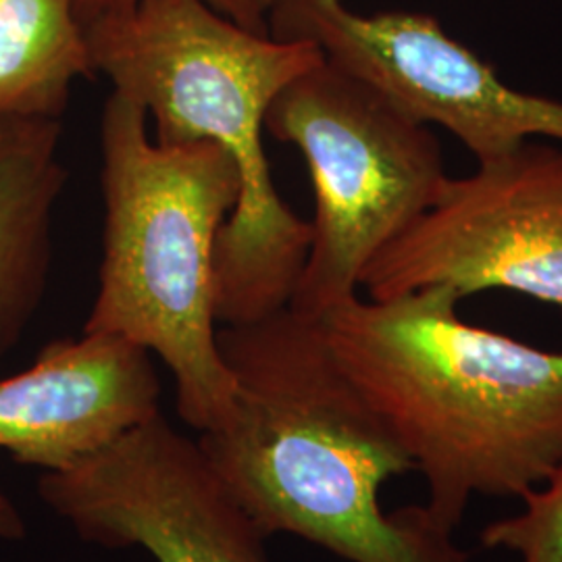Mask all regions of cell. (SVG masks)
<instances>
[{
    "mask_svg": "<svg viewBox=\"0 0 562 562\" xmlns=\"http://www.w3.org/2000/svg\"><path fill=\"white\" fill-rule=\"evenodd\" d=\"M425 288L322 319L341 371L422 473L423 521L452 536L473 498H519L562 467V348L464 322Z\"/></svg>",
    "mask_w": 562,
    "mask_h": 562,
    "instance_id": "obj_1",
    "label": "cell"
},
{
    "mask_svg": "<svg viewBox=\"0 0 562 562\" xmlns=\"http://www.w3.org/2000/svg\"><path fill=\"white\" fill-rule=\"evenodd\" d=\"M236 413L199 448L262 536L288 533L348 562H469L415 506L385 513L382 487L413 471L341 371L317 319L290 306L220 329Z\"/></svg>",
    "mask_w": 562,
    "mask_h": 562,
    "instance_id": "obj_2",
    "label": "cell"
},
{
    "mask_svg": "<svg viewBox=\"0 0 562 562\" xmlns=\"http://www.w3.org/2000/svg\"><path fill=\"white\" fill-rule=\"evenodd\" d=\"M83 30L97 74L155 121V140L213 142L238 167L240 199L217 241L220 325L288 308L313 227L281 199L262 132L271 102L322 50L250 32L206 0H138Z\"/></svg>",
    "mask_w": 562,
    "mask_h": 562,
    "instance_id": "obj_3",
    "label": "cell"
},
{
    "mask_svg": "<svg viewBox=\"0 0 562 562\" xmlns=\"http://www.w3.org/2000/svg\"><path fill=\"white\" fill-rule=\"evenodd\" d=\"M104 232L99 292L83 334L161 359L178 415L199 434L236 413L238 385L217 329V241L240 199L222 146L161 144L138 104L111 92L101 121Z\"/></svg>",
    "mask_w": 562,
    "mask_h": 562,
    "instance_id": "obj_4",
    "label": "cell"
},
{
    "mask_svg": "<svg viewBox=\"0 0 562 562\" xmlns=\"http://www.w3.org/2000/svg\"><path fill=\"white\" fill-rule=\"evenodd\" d=\"M265 132L296 146L315 188L313 238L290 308L322 319L359 296L362 273L448 178L429 125L323 59L271 102Z\"/></svg>",
    "mask_w": 562,
    "mask_h": 562,
    "instance_id": "obj_5",
    "label": "cell"
},
{
    "mask_svg": "<svg viewBox=\"0 0 562 562\" xmlns=\"http://www.w3.org/2000/svg\"><path fill=\"white\" fill-rule=\"evenodd\" d=\"M446 288L461 301L506 290L562 319V148L525 142L475 171L448 176L417 222L362 273L367 299Z\"/></svg>",
    "mask_w": 562,
    "mask_h": 562,
    "instance_id": "obj_6",
    "label": "cell"
},
{
    "mask_svg": "<svg viewBox=\"0 0 562 562\" xmlns=\"http://www.w3.org/2000/svg\"><path fill=\"white\" fill-rule=\"evenodd\" d=\"M267 25L278 41L315 44L411 117L448 130L477 162L525 142H562V102L508 86L431 15H364L344 0H278Z\"/></svg>",
    "mask_w": 562,
    "mask_h": 562,
    "instance_id": "obj_7",
    "label": "cell"
},
{
    "mask_svg": "<svg viewBox=\"0 0 562 562\" xmlns=\"http://www.w3.org/2000/svg\"><path fill=\"white\" fill-rule=\"evenodd\" d=\"M38 496L81 542L144 550L155 562H271L267 538L232 498L199 442L165 415L69 471Z\"/></svg>",
    "mask_w": 562,
    "mask_h": 562,
    "instance_id": "obj_8",
    "label": "cell"
},
{
    "mask_svg": "<svg viewBox=\"0 0 562 562\" xmlns=\"http://www.w3.org/2000/svg\"><path fill=\"white\" fill-rule=\"evenodd\" d=\"M153 355L115 336L50 341L0 380V450L42 473L69 471L161 415Z\"/></svg>",
    "mask_w": 562,
    "mask_h": 562,
    "instance_id": "obj_9",
    "label": "cell"
},
{
    "mask_svg": "<svg viewBox=\"0 0 562 562\" xmlns=\"http://www.w3.org/2000/svg\"><path fill=\"white\" fill-rule=\"evenodd\" d=\"M60 120H0V359L41 311L67 186Z\"/></svg>",
    "mask_w": 562,
    "mask_h": 562,
    "instance_id": "obj_10",
    "label": "cell"
},
{
    "mask_svg": "<svg viewBox=\"0 0 562 562\" xmlns=\"http://www.w3.org/2000/svg\"><path fill=\"white\" fill-rule=\"evenodd\" d=\"M97 76L74 0H0V120H60Z\"/></svg>",
    "mask_w": 562,
    "mask_h": 562,
    "instance_id": "obj_11",
    "label": "cell"
},
{
    "mask_svg": "<svg viewBox=\"0 0 562 562\" xmlns=\"http://www.w3.org/2000/svg\"><path fill=\"white\" fill-rule=\"evenodd\" d=\"M482 543L519 562H562V467L522 496L515 515L490 522Z\"/></svg>",
    "mask_w": 562,
    "mask_h": 562,
    "instance_id": "obj_12",
    "label": "cell"
},
{
    "mask_svg": "<svg viewBox=\"0 0 562 562\" xmlns=\"http://www.w3.org/2000/svg\"><path fill=\"white\" fill-rule=\"evenodd\" d=\"M74 2H76V15L80 20L81 27H86L104 15L130 11L138 0H74ZM206 2L225 18L236 21L241 27L257 34H269L267 13L257 0H206Z\"/></svg>",
    "mask_w": 562,
    "mask_h": 562,
    "instance_id": "obj_13",
    "label": "cell"
},
{
    "mask_svg": "<svg viewBox=\"0 0 562 562\" xmlns=\"http://www.w3.org/2000/svg\"><path fill=\"white\" fill-rule=\"evenodd\" d=\"M27 536V522L23 519L18 504L0 487V540L18 542Z\"/></svg>",
    "mask_w": 562,
    "mask_h": 562,
    "instance_id": "obj_14",
    "label": "cell"
},
{
    "mask_svg": "<svg viewBox=\"0 0 562 562\" xmlns=\"http://www.w3.org/2000/svg\"><path fill=\"white\" fill-rule=\"evenodd\" d=\"M257 2L261 4L262 9H265V13H267V11H269V7H271L273 2H278V0H257Z\"/></svg>",
    "mask_w": 562,
    "mask_h": 562,
    "instance_id": "obj_15",
    "label": "cell"
}]
</instances>
